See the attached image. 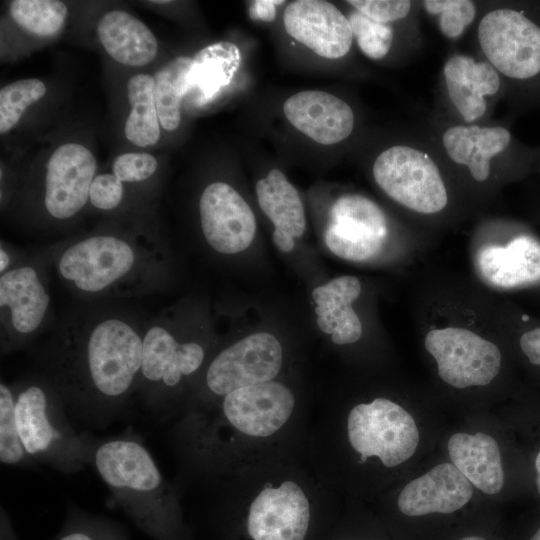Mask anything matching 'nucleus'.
Listing matches in <instances>:
<instances>
[{
  "instance_id": "f257e3e1",
  "label": "nucleus",
  "mask_w": 540,
  "mask_h": 540,
  "mask_svg": "<svg viewBox=\"0 0 540 540\" xmlns=\"http://www.w3.org/2000/svg\"><path fill=\"white\" fill-rule=\"evenodd\" d=\"M146 322L117 306L79 308L65 317L41 356L44 377L67 414L102 425L137 393Z\"/></svg>"
},
{
  "instance_id": "f03ea898",
  "label": "nucleus",
  "mask_w": 540,
  "mask_h": 540,
  "mask_svg": "<svg viewBox=\"0 0 540 540\" xmlns=\"http://www.w3.org/2000/svg\"><path fill=\"white\" fill-rule=\"evenodd\" d=\"M420 431L412 413L386 395L335 400L312 414L306 460L341 496L376 495L416 453Z\"/></svg>"
},
{
  "instance_id": "7ed1b4c3",
  "label": "nucleus",
  "mask_w": 540,
  "mask_h": 540,
  "mask_svg": "<svg viewBox=\"0 0 540 540\" xmlns=\"http://www.w3.org/2000/svg\"><path fill=\"white\" fill-rule=\"evenodd\" d=\"M202 483L220 540H314L340 498L306 460L251 465Z\"/></svg>"
},
{
  "instance_id": "20e7f679",
  "label": "nucleus",
  "mask_w": 540,
  "mask_h": 540,
  "mask_svg": "<svg viewBox=\"0 0 540 540\" xmlns=\"http://www.w3.org/2000/svg\"><path fill=\"white\" fill-rule=\"evenodd\" d=\"M49 273L73 293L121 299L157 292L167 271L165 245L144 232L99 231L38 253Z\"/></svg>"
},
{
  "instance_id": "39448f33",
  "label": "nucleus",
  "mask_w": 540,
  "mask_h": 540,
  "mask_svg": "<svg viewBox=\"0 0 540 540\" xmlns=\"http://www.w3.org/2000/svg\"><path fill=\"white\" fill-rule=\"evenodd\" d=\"M92 465L112 498L153 540H189L181 494L161 473L151 453L134 437L95 442Z\"/></svg>"
},
{
  "instance_id": "423d86ee",
  "label": "nucleus",
  "mask_w": 540,
  "mask_h": 540,
  "mask_svg": "<svg viewBox=\"0 0 540 540\" xmlns=\"http://www.w3.org/2000/svg\"><path fill=\"white\" fill-rule=\"evenodd\" d=\"M371 171L381 191L411 213L429 217L449 207L450 172L420 124L383 148L375 156Z\"/></svg>"
},
{
  "instance_id": "0eeeda50",
  "label": "nucleus",
  "mask_w": 540,
  "mask_h": 540,
  "mask_svg": "<svg viewBox=\"0 0 540 540\" xmlns=\"http://www.w3.org/2000/svg\"><path fill=\"white\" fill-rule=\"evenodd\" d=\"M12 386L20 437L33 461L65 473L92 465L95 442L73 428L60 395L44 376Z\"/></svg>"
},
{
  "instance_id": "6e6552de",
  "label": "nucleus",
  "mask_w": 540,
  "mask_h": 540,
  "mask_svg": "<svg viewBox=\"0 0 540 540\" xmlns=\"http://www.w3.org/2000/svg\"><path fill=\"white\" fill-rule=\"evenodd\" d=\"M167 312L146 322L137 393L146 407L177 414L210 357L205 340L183 337Z\"/></svg>"
},
{
  "instance_id": "1a4fd4ad",
  "label": "nucleus",
  "mask_w": 540,
  "mask_h": 540,
  "mask_svg": "<svg viewBox=\"0 0 540 540\" xmlns=\"http://www.w3.org/2000/svg\"><path fill=\"white\" fill-rule=\"evenodd\" d=\"M441 155L450 174L486 186L499 178L513 157L514 138L495 119L461 124L431 111L420 124Z\"/></svg>"
},
{
  "instance_id": "9d476101",
  "label": "nucleus",
  "mask_w": 540,
  "mask_h": 540,
  "mask_svg": "<svg viewBox=\"0 0 540 540\" xmlns=\"http://www.w3.org/2000/svg\"><path fill=\"white\" fill-rule=\"evenodd\" d=\"M477 54L509 85L540 76V25L511 4L483 1L475 25Z\"/></svg>"
},
{
  "instance_id": "9b49d317",
  "label": "nucleus",
  "mask_w": 540,
  "mask_h": 540,
  "mask_svg": "<svg viewBox=\"0 0 540 540\" xmlns=\"http://www.w3.org/2000/svg\"><path fill=\"white\" fill-rule=\"evenodd\" d=\"M286 364L280 340L268 332L243 337L213 354L191 386L181 408L209 401L244 382L279 377Z\"/></svg>"
},
{
  "instance_id": "f8f14e48",
  "label": "nucleus",
  "mask_w": 540,
  "mask_h": 540,
  "mask_svg": "<svg viewBox=\"0 0 540 540\" xmlns=\"http://www.w3.org/2000/svg\"><path fill=\"white\" fill-rule=\"evenodd\" d=\"M504 96V82L487 60L477 53L453 51L442 64L432 111L461 124L485 123L493 120Z\"/></svg>"
},
{
  "instance_id": "ddd939ff",
  "label": "nucleus",
  "mask_w": 540,
  "mask_h": 540,
  "mask_svg": "<svg viewBox=\"0 0 540 540\" xmlns=\"http://www.w3.org/2000/svg\"><path fill=\"white\" fill-rule=\"evenodd\" d=\"M50 277L40 255L21 256L0 274V339L3 354L22 349L51 313Z\"/></svg>"
},
{
  "instance_id": "4468645a",
  "label": "nucleus",
  "mask_w": 540,
  "mask_h": 540,
  "mask_svg": "<svg viewBox=\"0 0 540 540\" xmlns=\"http://www.w3.org/2000/svg\"><path fill=\"white\" fill-rule=\"evenodd\" d=\"M424 346L435 359L441 380L457 389L486 386L501 369L498 346L466 328L431 329Z\"/></svg>"
},
{
  "instance_id": "2eb2a0df",
  "label": "nucleus",
  "mask_w": 540,
  "mask_h": 540,
  "mask_svg": "<svg viewBox=\"0 0 540 540\" xmlns=\"http://www.w3.org/2000/svg\"><path fill=\"white\" fill-rule=\"evenodd\" d=\"M388 232V219L382 208L366 196L349 193L333 202L324 241L342 259L366 261L381 250Z\"/></svg>"
},
{
  "instance_id": "dca6fc26",
  "label": "nucleus",
  "mask_w": 540,
  "mask_h": 540,
  "mask_svg": "<svg viewBox=\"0 0 540 540\" xmlns=\"http://www.w3.org/2000/svg\"><path fill=\"white\" fill-rule=\"evenodd\" d=\"M96 159L77 143L59 146L49 157L44 178L43 206L55 220H68L89 201Z\"/></svg>"
},
{
  "instance_id": "f3484780",
  "label": "nucleus",
  "mask_w": 540,
  "mask_h": 540,
  "mask_svg": "<svg viewBox=\"0 0 540 540\" xmlns=\"http://www.w3.org/2000/svg\"><path fill=\"white\" fill-rule=\"evenodd\" d=\"M199 215L204 239L218 253H240L254 240V213L243 197L225 182H213L204 188Z\"/></svg>"
},
{
  "instance_id": "a211bd4d",
  "label": "nucleus",
  "mask_w": 540,
  "mask_h": 540,
  "mask_svg": "<svg viewBox=\"0 0 540 540\" xmlns=\"http://www.w3.org/2000/svg\"><path fill=\"white\" fill-rule=\"evenodd\" d=\"M283 24L290 36L321 57L339 59L351 50L354 38L348 17L328 1L291 2Z\"/></svg>"
},
{
  "instance_id": "6ab92c4d",
  "label": "nucleus",
  "mask_w": 540,
  "mask_h": 540,
  "mask_svg": "<svg viewBox=\"0 0 540 540\" xmlns=\"http://www.w3.org/2000/svg\"><path fill=\"white\" fill-rule=\"evenodd\" d=\"M473 492L463 474L451 462H443L395 491L393 502L404 517L452 514L469 503Z\"/></svg>"
},
{
  "instance_id": "aec40b11",
  "label": "nucleus",
  "mask_w": 540,
  "mask_h": 540,
  "mask_svg": "<svg viewBox=\"0 0 540 540\" xmlns=\"http://www.w3.org/2000/svg\"><path fill=\"white\" fill-rule=\"evenodd\" d=\"M283 111L297 130L323 145L346 140L355 127L352 107L324 91L298 92L285 101Z\"/></svg>"
},
{
  "instance_id": "412c9836",
  "label": "nucleus",
  "mask_w": 540,
  "mask_h": 540,
  "mask_svg": "<svg viewBox=\"0 0 540 540\" xmlns=\"http://www.w3.org/2000/svg\"><path fill=\"white\" fill-rule=\"evenodd\" d=\"M360 293L361 283L351 275L334 278L312 291L318 328L337 346L354 344L362 336L361 321L352 308Z\"/></svg>"
},
{
  "instance_id": "4be33fe9",
  "label": "nucleus",
  "mask_w": 540,
  "mask_h": 540,
  "mask_svg": "<svg viewBox=\"0 0 540 540\" xmlns=\"http://www.w3.org/2000/svg\"><path fill=\"white\" fill-rule=\"evenodd\" d=\"M450 462L481 492L498 494L505 482L499 445L484 432L454 433L447 442Z\"/></svg>"
},
{
  "instance_id": "5701e85b",
  "label": "nucleus",
  "mask_w": 540,
  "mask_h": 540,
  "mask_svg": "<svg viewBox=\"0 0 540 540\" xmlns=\"http://www.w3.org/2000/svg\"><path fill=\"white\" fill-rule=\"evenodd\" d=\"M479 273L490 284L513 288L540 278V244L528 235L517 236L506 246H486L477 255Z\"/></svg>"
},
{
  "instance_id": "b1692460",
  "label": "nucleus",
  "mask_w": 540,
  "mask_h": 540,
  "mask_svg": "<svg viewBox=\"0 0 540 540\" xmlns=\"http://www.w3.org/2000/svg\"><path fill=\"white\" fill-rule=\"evenodd\" d=\"M97 33L106 52L121 64L143 66L156 56V37L128 12H107L98 23Z\"/></svg>"
},
{
  "instance_id": "393cba45",
  "label": "nucleus",
  "mask_w": 540,
  "mask_h": 540,
  "mask_svg": "<svg viewBox=\"0 0 540 540\" xmlns=\"http://www.w3.org/2000/svg\"><path fill=\"white\" fill-rule=\"evenodd\" d=\"M259 206L272 221L275 229L293 238L303 235L306 217L297 189L279 169H272L256 183Z\"/></svg>"
},
{
  "instance_id": "a878e982",
  "label": "nucleus",
  "mask_w": 540,
  "mask_h": 540,
  "mask_svg": "<svg viewBox=\"0 0 540 540\" xmlns=\"http://www.w3.org/2000/svg\"><path fill=\"white\" fill-rule=\"evenodd\" d=\"M241 62L238 47L231 42H217L201 49L192 58L189 72L190 91L203 104L230 84Z\"/></svg>"
},
{
  "instance_id": "bb28decb",
  "label": "nucleus",
  "mask_w": 540,
  "mask_h": 540,
  "mask_svg": "<svg viewBox=\"0 0 540 540\" xmlns=\"http://www.w3.org/2000/svg\"><path fill=\"white\" fill-rule=\"evenodd\" d=\"M127 94L131 110L124 127L126 138L140 147L156 144L160 138V122L154 77L143 73L132 76L127 83Z\"/></svg>"
},
{
  "instance_id": "cd10ccee",
  "label": "nucleus",
  "mask_w": 540,
  "mask_h": 540,
  "mask_svg": "<svg viewBox=\"0 0 540 540\" xmlns=\"http://www.w3.org/2000/svg\"><path fill=\"white\" fill-rule=\"evenodd\" d=\"M192 58L177 57L162 66L154 77V96L160 125L175 130L181 121V103L189 92Z\"/></svg>"
},
{
  "instance_id": "c85d7f7f",
  "label": "nucleus",
  "mask_w": 540,
  "mask_h": 540,
  "mask_svg": "<svg viewBox=\"0 0 540 540\" xmlns=\"http://www.w3.org/2000/svg\"><path fill=\"white\" fill-rule=\"evenodd\" d=\"M483 1L421 0V12L436 26L446 40L457 42L476 25Z\"/></svg>"
},
{
  "instance_id": "c756f323",
  "label": "nucleus",
  "mask_w": 540,
  "mask_h": 540,
  "mask_svg": "<svg viewBox=\"0 0 540 540\" xmlns=\"http://www.w3.org/2000/svg\"><path fill=\"white\" fill-rule=\"evenodd\" d=\"M10 15L24 30L38 36H52L63 26L67 7L57 0H14Z\"/></svg>"
},
{
  "instance_id": "7c9ffc66",
  "label": "nucleus",
  "mask_w": 540,
  "mask_h": 540,
  "mask_svg": "<svg viewBox=\"0 0 540 540\" xmlns=\"http://www.w3.org/2000/svg\"><path fill=\"white\" fill-rule=\"evenodd\" d=\"M348 20L353 38L363 55L371 60L379 61L385 59L391 53L396 43V26L420 20V17L393 23H381L371 20L353 9L349 13Z\"/></svg>"
},
{
  "instance_id": "2f4dec72",
  "label": "nucleus",
  "mask_w": 540,
  "mask_h": 540,
  "mask_svg": "<svg viewBox=\"0 0 540 540\" xmlns=\"http://www.w3.org/2000/svg\"><path fill=\"white\" fill-rule=\"evenodd\" d=\"M0 461L4 465H28L34 462L27 454L20 437L12 384H0Z\"/></svg>"
},
{
  "instance_id": "473e14b6",
  "label": "nucleus",
  "mask_w": 540,
  "mask_h": 540,
  "mask_svg": "<svg viewBox=\"0 0 540 540\" xmlns=\"http://www.w3.org/2000/svg\"><path fill=\"white\" fill-rule=\"evenodd\" d=\"M46 94L45 84L37 78L21 79L0 90V133L11 130L28 106Z\"/></svg>"
},
{
  "instance_id": "72a5a7b5",
  "label": "nucleus",
  "mask_w": 540,
  "mask_h": 540,
  "mask_svg": "<svg viewBox=\"0 0 540 540\" xmlns=\"http://www.w3.org/2000/svg\"><path fill=\"white\" fill-rule=\"evenodd\" d=\"M53 540H128V535L115 521L80 510H71Z\"/></svg>"
},
{
  "instance_id": "f704fd0d",
  "label": "nucleus",
  "mask_w": 540,
  "mask_h": 540,
  "mask_svg": "<svg viewBox=\"0 0 540 540\" xmlns=\"http://www.w3.org/2000/svg\"><path fill=\"white\" fill-rule=\"evenodd\" d=\"M347 3L371 20L393 23L420 17V1L412 0H349Z\"/></svg>"
},
{
  "instance_id": "c9c22d12",
  "label": "nucleus",
  "mask_w": 540,
  "mask_h": 540,
  "mask_svg": "<svg viewBox=\"0 0 540 540\" xmlns=\"http://www.w3.org/2000/svg\"><path fill=\"white\" fill-rule=\"evenodd\" d=\"M113 174L123 183H137L149 179L157 170V160L148 153H125L113 163Z\"/></svg>"
},
{
  "instance_id": "e433bc0d",
  "label": "nucleus",
  "mask_w": 540,
  "mask_h": 540,
  "mask_svg": "<svg viewBox=\"0 0 540 540\" xmlns=\"http://www.w3.org/2000/svg\"><path fill=\"white\" fill-rule=\"evenodd\" d=\"M123 196V182L113 173H103L95 176L92 182L89 202L96 209L111 211L121 204Z\"/></svg>"
},
{
  "instance_id": "4c0bfd02",
  "label": "nucleus",
  "mask_w": 540,
  "mask_h": 540,
  "mask_svg": "<svg viewBox=\"0 0 540 540\" xmlns=\"http://www.w3.org/2000/svg\"><path fill=\"white\" fill-rule=\"evenodd\" d=\"M520 348L528 360L540 366V327L527 330L519 340Z\"/></svg>"
},
{
  "instance_id": "58836bf2",
  "label": "nucleus",
  "mask_w": 540,
  "mask_h": 540,
  "mask_svg": "<svg viewBox=\"0 0 540 540\" xmlns=\"http://www.w3.org/2000/svg\"><path fill=\"white\" fill-rule=\"evenodd\" d=\"M283 3L284 1L277 0L253 1L249 8L250 17L254 20L273 21L276 17V6Z\"/></svg>"
},
{
  "instance_id": "ea45409f",
  "label": "nucleus",
  "mask_w": 540,
  "mask_h": 540,
  "mask_svg": "<svg viewBox=\"0 0 540 540\" xmlns=\"http://www.w3.org/2000/svg\"><path fill=\"white\" fill-rule=\"evenodd\" d=\"M20 257L19 253H15L11 247L1 242L0 246V274L9 270Z\"/></svg>"
},
{
  "instance_id": "a19ab883",
  "label": "nucleus",
  "mask_w": 540,
  "mask_h": 540,
  "mask_svg": "<svg viewBox=\"0 0 540 540\" xmlns=\"http://www.w3.org/2000/svg\"><path fill=\"white\" fill-rule=\"evenodd\" d=\"M273 241L282 252H290L295 246L294 238L291 235L277 229L273 231Z\"/></svg>"
},
{
  "instance_id": "79ce46f5",
  "label": "nucleus",
  "mask_w": 540,
  "mask_h": 540,
  "mask_svg": "<svg viewBox=\"0 0 540 540\" xmlns=\"http://www.w3.org/2000/svg\"><path fill=\"white\" fill-rule=\"evenodd\" d=\"M1 540H18L6 516L1 519Z\"/></svg>"
},
{
  "instance_id": "37998d69",
  "label": "nucleus",
  "mask_w": 540,
  "mask_h": 540,
  "mask_svg": "<svg viewBox=\"0 0 540 540\" xmlns=\"http://www.w3.org/2000/svg\"><path fill=\"white\" fill-rule=\"evenodd\" d=\"M535 469H536V474H537V478H536L537 489L540 494V451L537 454L536 459H535Z\"/></svg>"
},
{
  "instance_id": "c03bdc74",
  "label": "nucleus",
  "mask_w": 540,
  "mask_h": 540,
  "mask_svg": "<svg viewBox=\"0 0 540 540\" xmlns=\"http://www.w3.org/2000/svg\"><path fill=\"white\" fill-rule=\"evenodd\" d=\"M458 540H488L487 538L483 537V536H479V535H468V536H464Z\"/></svg>"
},
{
  "instance_id": "a18cd8bd",
  "label": "nucleus",
  "mask_w": 540,
  "mask_h": 540,
  "mask_svg": "<svg viewBox=\"0 0 540 540\" xmlns=\"http://www.w3.org/2000/svg\"><path fill=\"white\" fill-rule=\"evenodd\" d=\"M529 540H540V527L536 530V532L532 535V537Z\"/></svg>"
},
{
  "instance_id": "49530a36",
  "label": "nucleus",
  "mask_w": 540,
  "mask_h": 540,
  "mask_svg": "<svg viewBox=\"0 0 540 540\" xmlns=\"http://www.w3.org/2000/svg\"><path fill=\"white\" fill-rule=\"evenodd\" d=\"M332 540H364V539H347V538H341V539H332Z\"/></svg>"
},
{
  "instance_id": "de8ad7c7",
  "label": "nucleus",
  "mask_w": 540,
  "mask_h": 540,
  "mask_svg": "<svg viewBox=\"0 0 540 540\" xmlns=\"http://www.w3.org/2000/svg\"><path fill=\"white\" fill-rule=\"evenodd\" d=\"M153 2H154V3H157V4H158V3L165 4V3H168V2H170V1H153Z\"/></svg>"
}]
</instances>
